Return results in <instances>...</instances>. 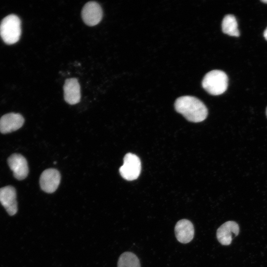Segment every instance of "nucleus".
I'll list each match as a JSON object with an SVG mask.
<instances>
[{
	"label": "nucleus",
	"instance_id": "f257e3e1",
	"mask_svg": "<svg viewBox=\"0 0 267 267\" xmlns=\"http://www.w3.org/2000/svg\"><path fill=\"white\" fill-rule=\"evenodd\" d=\"M175 108L188 121L192 122H202L208 115V110L205 105L194 96L188 95L178 98L175 103Z\"/></svg>",
	"mask_w": 267,
	"mask_h": 267
},
{
	"label": "nucleus",
	"instance_id": "f03ea898",
	"mask_svg": "<svg viewBox=\"0 0 267 267\" xmlns=\"http://www.w3.org/2000/svg\"><path fill=\"white\" fill-rule=\"evenodd\" d=\"M202 85L209 94L220 95L226 90L228 77L222 71L214 70L207 73L204 77Z\"/></svg>",
	"mask_w": 267,
	"mask_h": 267
},
{
	"label": "nucleus",
	"instance_id": "7ed1b4c3",
	"mask_svg": "<svg viewBox=\"0 0 267 267\" xmlns=\"http://www.w3.org/2000/svg\"><path fill=\"white\" fill-rule=\"evenodd\" d=\"M21 33V21L14 14L4 17L0 24V36L7 44H11L17 42Z\"/></svg>",
	"mask_w": 267,
	"mask_h": 267
},
{
	"label": "nucleus",
	"instance_id": "20e7f679",
	"mask_svg": "<svg viewBox=\"0 0 267 267\" xmlns=\"http://www.w3.org/2000/svg\"><path fill=\"white\" fill-rule=\"evenodd\" d=\"M141 171V162L135 154L129 153L124 157L123 165L120 168L121 176L127 180L136 179Z\"/></svg>",
	"mask_w": 267,
	"mask_h": 267
},
{
	"label": "nucleus",
	"instance_id": "39448f33",
	"mask_svg": "<svg viewBox=\"0 0 267 267\" xmlns=\"http://www.w3.org/2000/svg\"><path fill=\"white\" fill-rule=\"evenodd\" d=\"M102 17V10L95 1H90L85 4L82 11V17L86 24L89 26L97 25Z\"/></svg>",
	"mask_w": 267,
	"mask_h": 267
},
{
	"label": "nucleus",
	"instance_id": "423d86ee",
	"mask_svg": "<svg viewBox=\"0 0 267 267\" xmlns=\"http://www.w3.org/2000/svg\"><path fill=\"white\" fill-rule=\"evenodd\" d=\"M60 178V174L57 170L48 169L44 170L40 178L41 189L48 193L54 192L58 187Z\"/></svg>",
	"mask_w": 267,
	"mask_h": 267
},
{
	"label": "nucleus",
	"instance_id": "0eeeda50",
	"mask_svg": "<svg viewBox=\"0 0 267 267\" xmlns=\"http://www.w3.org/2000/svg\"><path fill=\"white\" fill-rule=\"evenodd\" d=\"M7 163L16 179L22 180L27 177L29 168L27 160L24 156L20 154H13L8 157Z\"/></svg>",
	"mask_w": 267,
	"mask_h": 267
},
{
	"label": "nucleus",
	"instance_id": "6e6552de",
	"mask_svg": "<svg viewBox=\"0 0 267 267\" xmlns=\"http://www.w3.org/2000/svg\"><path fill=\"white\" fill-rule=\"evenodd\" d=\"M0 203L10 216L17 213L16 192L13 186L8 185L0 188Z\"/></svg>",
	"mask_w": 267,
	"mask_h": 267
},
{
	"label": "nucleus",
	"instance_id": "1a4fd4ad",
	"mask_svg": "<svg viewBox=\"0 0 267 267\" xmlns=\"http://www.w3.org/2000/svg\"><path fill=\"white\" fill-rule=\"evenodd\" d=\"M239 232L238 224L234 221H227L221 225L217 231V238L222 245H228L232 242L233 237L236 236Z\"/></svg>",
	"mask_w": 267,
	"mask_h": 267
},
{
	"label": "nucleus",
	"instance_id": "9d476101",
	"mask_svg": "<svg viewBox=\"0 0 267 267\" xmlns=\"http://www.w3.org/2000/svg\"><path fill=\"white\" fill-rule=\"evenodd\" d=\"M24 123L23 117L19 113H9L0 119V132L7 134L20 129Z\"/></svg>",
	"mask_w": 267,
	"mask_h": 267
},
{
	"label": "nucleus",
	"instance_id": "9b49d317",
	"mask_svg": "<svg viewBox=\"0 0 267 267\" xmlns=\"http://www.w3.org/2000/svg\"><path fill=\"white\" fill-rule=\"evenodd\" d=\"M175 235L181 243L190 242L193 238L194 228L192 223L187 219L179 220L175 227Z\"/></svg>",
	"mask_w": 267,
	"mask_h": 267
},
{
	"label": "nucleus",
	"instance_id": "f8f14e48",
	"mask_svg": "<svg viewBox=\"0 0 267 267\" xmlns=\"http://www.w3.org/2000/svg\"><path fill=\"white\" fill-rule=\"evenodd\" d=\"M63 90L64 99L68 103L73 105L80 101V86L76 78L66 80L63 86Z\"/></svg>",
	"mask_w": 267,
	"mask_h": 267
},
{
	"label": "nucleus",
	"instance_id": "ddd939ff",
	"mask_svg": "<svg viewBox=\"0 0 267 267\" xmlns=\"http://www.w3.org/2000/svg\"><path fill=\"white\" fill-rule=\"evenodd\" d=\"M222 31L224 34L233 37L239 36L237 22L235 17L233 15L227 14L224 16L222 21Z\"/></svg>",
	"mask_w": 267,
	"mask_h": 267
},
{
	"label": "nucleus",
	"instance_id": "4468645a",
	"mask_svg": "<svg viewBox=\"0 0 267 267\" xmlns=\"http://www.w3.org/2000/svg\"><path fill=\"white\" fill-rule=\"evenodd\" d=\"M117 267H140L138 257L133 253L126 252L120 256Z\"/></svg>",
	"mask_w": 267,
	"mask_h": 267
},
{
	"label": "nucleus",
	"instance_id": "2eb2a0df",
	"mask_svg": "<svg viewBox=\"0 0 267 267\" xmlns=\"http://www.w3.org/2000/svg\"><path fill=\"white\" fill-rule=\"evenodd\" d=\"M264 38H265V39L267 41V28L264 31Z\"/></svg>",
	"mask_w": 267,
	"mask_h": 267
},
{
	"label": "nucleus",
	"instance_id": "dca6fc26",
	"mask_svg": "<svg viewBox=\"0 0 267 267\" xmlns=\"http://www.w3.org/2000/svg\"><path fill=\"white\" fill-rule=\"evenodd\" d=\"M262 2H264V3H267V0H261Z\"/></svg>",
	"mask_w": 267,
	"mask_h": 267
},
{
	"label": "nucleus",
	"instance_id": "f3484780",
	"mask_svg": "<svg viewBox=\"0 0 267 267\" xmlns=\"http://www.w3.org/2000/svg\"><path fill=\"white\" fill-rule=\"evenodd\" d=\"M266 115H267V107L266 108Z\"/></svg>",
	"mask_w": 267,
	"mask_h": 267
}]
</instances>
